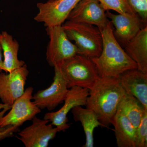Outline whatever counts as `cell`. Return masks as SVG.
<instances>
[{"label":"cell","mask_w":147,"mask_h":147,"mask_svg":"<svg viewBox=\"0 0 147 147\" xmlns=\"http://www.w3.org/2000/svg\"><path fill=\"white\" fill-rule=\"evenodd\" d=\"M2 52L1 44V40H0V72H2L3 71V68Z\"/></svg>","instance_id":"25"},{"label":"cell","mask_w":147,"mask_h":147,"mask_svg":"<svg viewBox=\"0 0 147 147\" xmlns=\"http://www.w3.org/2000/svg\"><path fill=\"white\" fill-rule=\"evenodd\" d=\"M0 40L3 54V71L9 73L26 64L18 58L19 44L13 36L6 31L0 34Z\"/></svg>","instance_id":"17"},{"label":"cell","mask_w":147,"mask_h":147,"mask_svg":"<svg viewBox=\"0 0 147 147\" xmlns=\"http://www.w3.org/2000/svg\"><path fill=\"white\" fill-rule=\"evenodd\" d=\"M147 147V110L136 128V147Z\"/></svg>","instance_id":"21"},{"label":"cell","mask_w":147,"mask_h":147,"mask_svg":"<svg viewBox=\"0 0 147 147\" xmlns=\"http://www.w3.org/2000/svg\"><path fill=\"white\" fill-rule=\"evenodd\" d=\"M53 83L45 89L40 90L33 96L32 99L40 109L53 110L64 102L69 89L59 67H55Z\"/></svg>","instance_id":"11"},{"label":"cell","mask_w":147,"mask_h":147,"mask_svg":"<svg viewBox=\"0 0 147 147\" xmlns=\"http://www.w3.org/2000/svg\"><path fill=\"white\" fill-rule=\"evenodd\" d=\"M70 40H73L79 55L92 59L99 57L102 49L100 30L93 25L68 21L62 25Z\"/></svg>","instance_id":"3"},{"label":"cell","mask_w":147,"mask_h":147,"mask_svg":"<svg viewBox=\"0 0 147 147\" xmlns=\"http://www.w3.org/2000/svg\"><path fill=\"white\" fill-rule=\"evenodd\" d=\"M81 0H55L37 4L38 13L34 19L45 27L62 25Z\"/></svg>","instance_id":"8"},{"label":"cell","mask_w":147,"mask_h":147,"mask_svg":"<svg viewBox=\"0 0 147 147\" xmlns=\"http://www.w3.org/2000/svg\"><path fill=\"white\" fill-rule=\"evenodd\" d=\"M105 11H115L120 14H135L128 0H98Z\"/></svg>","instance_id":"20"},{"label":"cell","mask_w":147,"mask_h":147,"mask_svg":"<svg viewBox=\"0 0 147 147\" xmlns=\"http://www.w3.org/2000/svg\"><path fill=\"white\" fill-rule=\"evenodd\" d=\"M98 0H81L69 13L67 20L96 26L105 27L109 20Z\"/></svg>","instance_id":"12"},{"label":"cell","mask_w":147,"mask_h":147,"mask_svg":"<svg viewBox=\"0 0 147 147\" xmlns=\"http://www.w3.org/2000/svg\"><path fill=\"white\" fill-rule=\"evenodd\" d=\"M74 119L82 123L86 135V141L83 147H93L94 131L98 126H103L93 110L82 106H76L71 110Z\"/></svg>","instance_id":"18"},{"label":"cell","mask_w":147,"mask_h":147,"mask_svg":"<svg viewBox=\"0 0 147 147\" xmlns=\"http://www.w3.org/2000/svg\"><path fill=\"white\" fill-rule=\"evenodd\" d=\"M89 90L78 86L69 89L64 102V104L59 110L56 112L46 113L43 119L48 120L61 131H65L69 128L67 123V115L70 110L78 106H86Z\"/></svg>","instance_id":"7"},{"label":"cell","mask_w":147,"mask_h":147,"mask_svg":"<svg viewBox=\"0 0 147 147\" xmlns=\"http://www.w3.org/2000/svg\"><path fill=\"white\" fill-rule=\"evenodd\" d=\"M9 110L10 108L8 105L4 103H0V117L3 116L5 113Z\"/></svg>","instance_id":"24"},{"label":"cell","mask_w":147,"mask_h":147,"mask_svg":"<svg viewBox=\"0 0 147 147\" xmlns=\"http://www.w3.org/2000/svg\"><path fill=\"white\" fill-rule=\"evenodd\" d=\"M32 123L18 133L17 137L26 147H47L49 142L61 131L58 127H54L49 121L35 117Z\"/></svg>","instance_id":"10"},{"label":"cell","mask_w":147,"mask_h":147,"mask_svg":"<svg viewBox=\"0 0 147 147\" xmlns=\"http://www.w3.org/2000/svg\"><path fill=\"white\" fill-rule=\"evenodd\" d=\"M125 51L137 63L138 68L147 72V26L144 27L125 46Z\"/></svg>","instance_id":"15"},{"label":"cell","mask_w":147,"mask_h":147,"mask_svg":"<svg viewBox=\"0 0 147 147\" xmlns=\"http://www.w3.org/2000/svg\"><path fill=\"white\" fill-rule=\"evenodd\" d=\"M55 1V0H47L48 1Z\"/></svg>","instance_id":"26"},{"label":"cell","mask_w":147,"mask_h":147,"mask_svg":"<svg viewBox=\"0 0 147 147\" xmlns=\"http://www.w3.org/2000/svg\"><path fill=\"white\" fill-rule=\"evenodd\" d=\"M129 5L142 21L147 24V0H128Z\"/></svg>","instance_id":"22"},{"label":"cell","mask_w":147,"mask_h":147,"mask_svg":"<svg viewBox=\"0 0 147 147\" xmlns=\"http://www.w3.org/2000/svg\"><path fill=\"white\" fill-rule=\"evenodd\" d=\"M29 73L26 64L9 73L0 72V98L10 109L24 94Z\"/></svg>","instance_id":"9"},{"label":"cell","mask_w":147,"mask_h":147,"mask_svg":"<svg viewBox=\"0 0 147 147\" xmlns=\"http://www.w3.org/2000/svg\"><path fill=\"white\" fill-rule=\"evenodd\" d=\"M19 127L14 125L0 127V140L10 137L13 135L14 132L19 130Z\"/></svg>","instance_id":"23"},{"label":"cell","mask_w":147,"mask_h":147,"mask_svg":"<svg viewBox=\"0 0 147 147\" xmlns=\"http://www.w3.org/2000/svg\"><path fill=\"white\" fill-rule=\"evenodd\" d=\"M106 14L115 29L113 33L116 39L120 45L124 46L145 27L143 24H146L136 13L116 14L106 11Z\"/></svg>","instance_id":"13"},{"label":"cell","mask_w":147,"mask_h":147,"mask_svg":"<svg viewBox=\"0 0 147 147\" xmlns=\"http://www.w3.org/2000/svg\"><path fill=\"white\" fill-rule=\"evenodd\" d=\"M58 67L65 79L68 89L78 86L90 90L100 78L92 60L79 54L65 61Z\"/></svg>","instance_id":"4"},{"label":"cell","mask_w":147,"mask_h":147,"mask_svg":"<svg viewBox=\"0 0 147 147\" xmlns=\"http://www.w3.org/2000/svg\"><path fill=\"white\" fill-rule=\"evenodd\" d=\"M46 28L50 39L46 53L49 65L60 67L65 61L79 54L78 48L68 38L62 25Z\"/></svg>","instance_id":"5"},{"label":"cell","mask_w":147,"mask_h":147,"mask_svg":"<svg viewBox=\"0 0 147 147\" xmlns=\"http://www.w3.org/2000/svg\"><path fill=\"white\" fill-rule=\"evenodd\" d=\"M118 147H136V128L128 118L117 110L112 121Z\"/></svg>","instance_id":"16"},{"label":"cell","mask_w":147,"mask_h":147,"mask_svg":"<svg viewBox=\"0 0 147 147\" xmlns=\"http://www.w3.org/2000/svg\"><path fill=\"white\" fill-rule=\"evenodd\" d=\"M118 110L125 115L134 127L137 128L144 113L147 109H145L136 98L125 93L119 103Z\"/></svg>","instance_id":"19"},{"label":"cell","mask_w":147,"mask_h":147,"mask_svg":"<svg viewBox=\"0 0 147 147\" xmlns=\"http://www.w3.org/2000/svg\"><path fill=\"white\" fill-rule=\"evenodd\" d=\"M33 90L32 87L27 88L24 94L15 100L9 112L0 117V127L8 125L19 127L41 112V110L32 100Z\"/></svg>","instance_id":"6"},{"label":"cell","mask_w":147,"mask_h":147,"mask_svg":"<svg viewBox=\"0 0 147 147\" xmlns=\"http://www.w3.org/2000/svg\"><path fill=\"white\" fill-rule=\"evenodd\" d=\"M125 94L118 79L100 77L89 90L86 106L95 113L103 127H107Z\"/></svg>","instance_id":"2"},{"label":"cell","mask_w":147,"mask_h":147,"mask_svg":"<svg viewBox=\"0 0 147 147\" xmlns=\"http://www.w3.org/2000/svg\"><path fill=\"white\" fill-rule=\"evenodd\" d=\"M102 35V49L99 57L91 59L100 77L118 79L125 71L138 68L116 39L110 21L103 28H98Z\"/></svg>","instance_id":"1"},{"label":"cell","mask_w":147,"mask_h":147,"mask_svg":"<svg viewBox=\"0 0 147 147\" xmlns=\"http://www.w3.org/2000/svg\"><path fill=\"white\" fill-rule=\"evenodd\" d=\"M118 80L125 93L136 98L147 109V72L132 69L121 74Z\"/></svg>","instance_id":"14"}]
</instances>
